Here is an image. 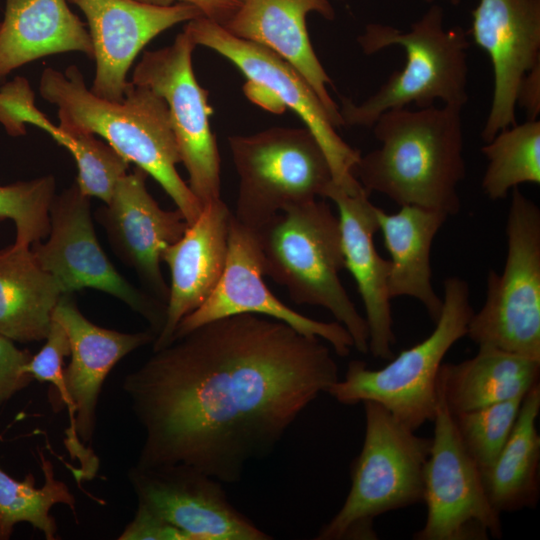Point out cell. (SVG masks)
Instances as JSON below:
<instances>
[{
  "label": "cell",
  "instance_id": "cell-38",
  "mask_svg": "<svg viewBox=\"0 0 540 540\" xmlns=\"http://www.w3.org/2000/svg\"><path fill=\"white\" fill-rule=\"evenodd\" d=\"M424 1H426V2H433V1H435V0H424ZM447 1H449V2H450L451 4H453V5H458L459 2H460V0H447Z\"/></svg>",
  "mask_w": 540,
  "mask_h": 540
},
{
  "label": "cell",
  "instance_id": "cell-27",
  "mask_svg": "<svg viewBox=\"0 0 540 540\" xmlns=\"http://www.w3.org/2000/svg\"><path fill=\"white\" fill-rule=\"evenodd\" d=\"M540 384L524 396L514 428L495 461L480 470L487 498L498 513L534 508L539 499Z\"/></svg>",
  "mask_w": 540,
  "mask_h": 540
},
{
  "label": "cell",
  "instance_id": "cell-31",
  "mask_svg": "<svg viewBox=\"0 0 540 540\" xmlns=\"http://www.w3.org/2000/svg\"><path fill=\"white\" fill-rule=\"evenodd\" d=\"M55 187L52 175L0 186V220L15 223V243L31 246L47 237Z\"/></svg>",
  "mask_w": 540,
  "mask_h": 540
},
{
  "label": "cell",
  "instance_id": "cell-33",
  "mask_svg": "<svg viewBox=\"0 0 540 540\" xmlns=\"http://www.w3.org/2000/svg\"><path fill=\"white\" fill-rule=\"evenodd\" d=\"M44 340L45 344L38 353L32 355L25 371L34 380L50 384L52 390L49 391V402L58 411L64 407V359L70 355V342L63 326L54 319Z\"/></svg>",
  "mask_w": 540,
  "mask_h": 540
},
{
  "label": "cell",
  "instance_id": "cell-11",
  "mask_svg": "<svg viewBox=\"0 0 540 540\" xmlns=\"http://www.w3.org/2000/svg\"><path fill=\"white\" fill-rule=\"evenodd\" d=\"M49 220L46 241L33 243L31 251L62 294L92 288L112 295L140 314L156 338L164 325L166 305L134 287L115 269L98 242L90 198L75 182L55 194Z\"/></svg>",
  "mask_w": 540,
  "mask_h": 540
},
{
  "label": "cell",
  "instance_id": "cell-2",
  "mask_svg": "<svg viewBox=\"0 0 540 540\" xmlns=\"http://www.w3.org/2000/svg\"><path fill=\"white\" fill-rule=\"evenodd\" d=\"M461 110L434 104L383 112L372 126L380 146L360 155L353 176L368 194L456 215L466 175Z\"/></svg>",
  "mask_w": 540,
  "mask_h": 540
},
{
  "label": "cell",
  "instance_id": "cell-1",
  "mask_svg": "<svg viewBox=\"0 0 540 540\" xmlns=\"http://www.w3.org/2000/svg\"><path fill=\"white\" fill-rule=\"evenodd\" d=\"M338 371L325 341L284 322L238 314L203 324L123 379L144 432L135 466L181 464L237 482Z\"/></svg>",
  "mask_w": 540,
  "mask_h": 540
},
{
  "label": "cell",
  "instance_id": "cell-7",
  "mask_svg": "<svg viewBox=\"0 0 540 540\" xmlns=\"http://www.w3.org/2000/svg\"><path fill=\"white\" fill-rule=\"evenodd\" d=\"M473 313L468 283L458 276L446 278L441 314L427 338L380 369H370L360 360L351 361L344 378L333 383L327 393L346 405L375 401L416 431L434 419L442 361L467 335Z\"/></svg>",
  "mask_w": 540,
  "mask_h": 540
},
{
  "label": "cell",
  "instance_id": "cell-29",
  "mask_svg": "<svg viewBox=\"0 0 540 540\" xmlns=\"http://www.w3.org/2000/svg\"><path fill=\"white\" fill-rule=\"evenodd\" d=\"M481 152L488 161L481 186L489 199H505L512 189L523 183L540 184L538 119L501 130Z\"/></svg>",
  "mask_w": 540,
  "mask_h": 540
},
{
  "label": "cell",
  "instance_id": "cell-15",
  "mask_svg": "<svg viewBox=\"0 0 540 540\" xmlns=\"http://www.w3.org/2000/svg\"><path fill=\"white\" fill-rule=\"evenodd\" d=\"M263 275L256 232L239 223L232 214L222 276L209 297L180 321L172 341L224 317L257 314L284 322L303 335L322 339L338 356L350 354L354 342L343 325L337 321H318L294 311L275 297L265 284Z\"/></svg>",
  "mask_w": 540,
  "mask_h": 540
},
{
  "label": "cell",
  "instance_id": "cell-5",
  "mask_svg": "<svg viewBox=\"0 0 540 540\" xmlns=\"http://www.w3.org/2000/svg\"><path fill=\"white\" fill-rule=\"evenodd\" d=\"M358 42L368 55L401 46L406 62L361 104L342 98L339 112L343 125L372 127L383 112L410 104L417 108L434 105L436 100L462 108L466 104L469 41L461 27L444 28L440 6H431L407 32L389 25L369 24Z\"/></svg>",
  "mask_w": 540,
  "mask_h": 540
},
{
  "label": "cell",
  "instance_id": "cell-14",
  "mask_svg": "<svg viewBox=\"0 0 540 540\" xmlns=\"http://www.w3.org/2000/svg\"><path fill=\"white\" fill-rule=\"evenodd\" d=\"M52 319L65 329L70 342V363L64 370V406L69 412L65 445L81 468L80 478L91 479L98 459L85 444L93 439L96 410L103 383L113 367L136 349L153 343L150 331L123 333L98 326L79 310L72 294L62 295Z\"/></svg>",
  "mask_w": 540,
  "mask_h": 540
},
{
  "label": "cell",
  "instance_id": "cell-36",
  "mask_svg": "<svg viewBox=\"0 0 540 540\" xmlns=\"http://www.w3.org/2000/svg\"><path fill=\"white\" fill-rule=\"evenodd\" d=\"M153 6H170L188 3L198 7L203 15L223 26L236 12L240 0H135Z\"/></svg>",
  "mask_w": 540,
  "mask_h": 540
},
{
  "label": "cell",
  "instance_id": "cell-28",
  "mask_svg": "<svg viewBox=\"0 0 540 540\" xmlns=\"http://www.w3.org/2000/svg\"><path fill=\"white\" fill-rule=\"evenodd\" d=\"M3 436L0 434V441ZM44 477L41 487L35 486L32 473L17 480L0 467V540H8L18 523H29L47 540L56 539L57 524L50 514L54 505L64 504L76 516V500L65 482L55 477L54 466L39 449Z\"/></svg>",
  "mask_w": 540,
  "mask_h": 540
},
{
  "label": "cell",
  "instance_id": "cell-19",
  "mask_svg": "<svg viewBox=\"0 0 540 540\" xmlns=\"http://www.w3.org/2000/svg\"><path fill=\"white\" fill-rule=\"evenodd\" d=\"M85 15L96 62L91 91L121 101L130 84L128 71L141 50L172 26L204 16L188 3L153 6L135 0H67Z\"/></svg>",
  "mask_w": 540,
  "mask_h": 540
},
{
  "label": "cell",
  "instance_id": "cell-34",
  "mask_svg": "<svg viewBox=\"0 0 540 540\" xmlns=\"http://www.w3.org/2000/svg\"><path fill=\"white\" fill-rule=\"evenodd\" d=\"M27 349H19L14 341L0 334V408L34 380L25 371L32 357Z\"/></svg>",
  "mask_w": 540,
  "mask_h": 540
},
{
  "label": "cell",
  "instance_id": "cell-26",
  "mask_svg": "<svg viewBox=\"0 0 540 540\" xmlns=\"http://www.w3.org/2000/svg\"><path fill=\"white\" fill-rule=\"evenodd\" d=\"M56 280L37 262L31 246L0 249V334L14 342L42 341L62 296Z\"/></svg>",
  "mask_w": 540,
  "mask_h": 540
},
{
  "label": "cell",
  "instance_id": "cell-32",
  "mask_svg": "<svg viewBox=\"0 0 540 540\" xmlns=\"http://www.w3.org/2000/svg\"><path fill=\"white\" fill-rule=\"evenodd\" d=\"M71 134L74 143L68 151L77 166L75 183L84 195L108 203L117 182L127 173L129 162L94 134Z\"/></svg>",
  "mask_w": 540,
  "mask_h": 540
},
{
  "label": "cell",
  "instance_id": "cell-30",
  "mask_svg": "<svg viewBox=\"0 0 540 540\" xmlns=\"http://www.w3.org/2000/svg\"><path fill=\"white\" fill-rule=\"evenodd\" d=\"M524 396L452 414L461 442L480 470L495 461L507 442Z\"/></svg>",
  "mask_w": 540,
  "mask_h": 540
},
{
  "label": "cell",
  "instance_id": "cell-12",
  "mask_svg": "<svg viewBox=\"0 0 540 540\" xmlns=\"http://www.w3.org/2000/svg\"><path fill=\"white\" fill-rule=\"evenodd\" d=\"M434 434L424 469L423 527L415 540H488L502 536L500 513L489 502L479 467L459 437L437 385Z\"/></svg>",
  "mask_w": 540,
  "mask_h": 540
},
{
  "label": "cell",
  "instance_id": "cell-6",
  "mask_svg": "<svg viewBox=\"0 0 540 540\" xmlns=\"http://www.w3.org/2000/svg\"><path fill=\"white\" fill-rule=\"evenodd\" d=\"M362 403L365 435L351 466V487L317 540H375L376 517L423 501L431 438L416 435L381 404Z\"/></svg>",
  "mask_w": 540,
  "mask_h": 540
},
{
  "label": "cell",
  "instance_id": "cell-21",
  "mask_svg": "<svg viewBox=\"0 0 540 540\" xmlns=\"http://www.w3.org/2000/svg\"><path fill=\"white\" fill-rule=\"evenodd\" d=\"M324 198L332 200L338 209L345 269L355 279L365 308L368 350L375 358L389 360L396 343L388 289L390 262L374 245L373 236L379 230L376 206L364 189L350 194L334 182Z\"/></svg>",
  "mask_w": 540,
  "mask_h": 540
},
{
  "label": "cell",
  "instance_id": "cell-13",
  "mask_svg": "<svg viewBox=\"0 0 540 540\" xmlns=\"http://www.w3.org/2000/svg\"><path fill=\"white\" fill-rule=\"evenodd\" d=\"M195 46L183 31L171 45L144 52L131 82L165 100L181 162L188 172V186L203 207L221 199L220 157L210 127L208 91L199 85L193 71Z\"/></svg>",
  "mask_w": 540,
  "mask_h": 540
},
{
  "label": "cell",
  "instance_id": "cell-22",
  "mask_svg": "<svg viewBox=\"0 0 540 540\" xmlns=\"http://www.w3.org/2000/svg\"><path fill=\"white\" fill-rule=\"evenodd\" d=\"M317 12L334 18L329 0H240L233 16L222 26L230 34L261 45L292 65L309 83L336 128L343 126L339 106L329 95L331 80L312 47L306 16Z\"/></svg>",
  "mask_w": 540,
  "mask_h": 540
},
{
  "label": "cell",
  "instance_id": "cell-10",
  "mask_svg": "<svg viewBox=\"0 0 540 540\" xmlns=\"http://www.w3.org/2000/svg\"><path fill=\"white\" fill-rule=\"evenodd\" d=\"M184 32L195 45L231 61L247 78L245 92L253 101L276 112L290 108L301 118L323 149L336 185L350 194L363 189L353 176L360 151L337 134L325 106L292 65L271 50L230 34L205 16L189 21Z\"/></svg>",
  "mask_w": 540,
  "mask_h": 540
},
{
  "label": "cell",
  "instance_id": "cell-18",
  "mask_svg": "<svg viewBox=\"0 0 540 540\" xmlns=\"http://www.w3.org/2000/svg\"><path fill=\"white\" fill-rule=\"evenodd\" d=\"M471 34L493 66L492 103L481 132L487 143L517 124L520 83L540 64V0H479L472 11Z\"/></svg>",
  "mask_w": 540,
  "mask_h": 540
},
{
  "label": "cell",
  "instance_id": "cell-35",
  "mask_svg": "<svg viewBox=\"0 0 540 540\" xmlns=\"http://www.w3.org/2000/svg\"><path fill=\"white\" fill-rule=\"evenodd\" d=\"M119 540H188L177 528L137 507L133 519L118 537Z\"/></svg>",
  "mask_w": 540,
  "mask_h": 540
},
{
  "label": "cell",
  "instance_id": "cell-4",
  "mask_svg": "<svg viewBox=\"0 0 540 540\" xmlns=\"http://www.w3.org/2000/svg\"><path fill=\"white\" fill-rule=\"evenodd\" d=\"M254 231L264 275L285 287L296 304L328 310L354 347L368 353L365 318L340 280L345 269L340 223L329 204L315 199L287 207Z\"/></svg>",
  "mask_w": 540,
  "mask_h": 540
},
{
  "label": "cell",
  "instance_id": "cell-24",
  "mask_svg": "<svg viewBox=\"0 0 540 540\" xmlns=\"http://www.w3.org/2000/svg\"><path fill=\"white\" fill-rule=\"evenodd\" d=\"M379 230L390 255L388 289L391 299L411 297L419 301L437 322L442 306L432 284L431 248L436 234L449 217L418 206H401L396 213L376 207Z\"/></svg>",
  "mask_w": 540,
  "mask_h": 540
},
{
  "label": "cell",
  "instance_id": "cell-3",
  "mask_svg": "<svg viewBox=\"0 0 540 540\" xmlns=\"http://www.w3.org/2000/svg\"><path fill=\"white\" fill-rule=\"evenodd\" d=\"M39 92L57 106L61 129L101 136L161 185L188 224L197 219L203 207L176 169L181 158L168 106L161 96L130 82L121 101L100 98L87 88L75 65L63 73L46 68Z\"/></svg>",
  "mask_w": 540,
  "mask_h": 540
},
{
  "label": "cell",
  "instance_id": "cell-25",
  "mask_svg": "<svg viewBox=\"0 0 540 540\" xmlns=\"http://www.w3.org/2000/svg\"><path fill=\"white\" fill-rule=\"evenodd\" d=\"M478 347L474 357L440 367L437 385L452 414L524 396L539 383L540 360Z\"/></svg>",
  "mask_w": 540,
  "mask_h": 540
},
{
  "label": "cell",
  "instance_id": "cell-17",
  "mask_svg": "<svg viewBox=\"0 0 540 540\" xmlns=\"http://www.w3.org/2000/svg\"><path fill=\"white\" fill-rule=\"evenodd\" d=\"M147 176L138 167L126 173L96 218L117 257L135 271L149 295L166 305L169 286L161 272L162 253L189 224L177 208L166 211L158 205L147 190Z\"/></svg>",
  "mask_w": 540,
  "mask_h": 540
},
{
  "label": "cell",
  "instance_id": "cell-8",
  "mask_svg": "<svg viewBox=\"0 0 540 540\" xmlns=\"http://www.w3.org/2000/svg\"><path fill=\"white\" fill-rule=\"evenodd\" d=\"M228 142L239 176L233 216L252 230L287 207L324 198L333 182L327 157L306 127H274Z\"/></svg>",
  "mask_w": 540,
  "mask_h": 540
},
{
  "label": "cell",
  "instance_id": "cell-9",
  "mask_svg": "<svg viewBox=\"0 0 540 540\" xmlns=\"http://www.w3.org/2000/svg\"><path fill=\"white\" fill-rule=\"evenodd\" d=\"M506 236L503 271L489 270L484 304L466 336L478 346L540 360V209L518 187L512 189Z\"/></svg>",
  "mask_w": 540,
  "mask_h": 540
},
{
  "label": "cell",
  "instance_id": "cell-20",
  "mask_svg": "<svg viewBox=\"0 0 540 540\" xmlns=\"http://www.w3.org/2000/svg\"><path fill=\"white\" fill-rule=\"evenodd\" d=\"M232 217L227 205L215 200L203 206L182 237L162 253L170 271L169 295L162 330L153 351L171 343L180 321L213 292L225 268Z\"/></svg>",
  "mask_w": 540,
  "mask_h": 540
},
{
  "label": "cell",
  "instance_id": "cell-23",
  "mask_svg": "<svg viewBox=\"0 0 540 540\" xmlns=\"http://www.w3.org/2000/svg\"><path fill=\"white\" fill-rule=\"evenodd\" d=\"M73 51L93 58L86 25L67 0H6L0 23V82L24 64Z\"/></svg>",
  "mask_w": 540,
  "mask_h": 540
},
{
  "label": "cell",
  "instance_id": "cell-37",
  "mask_svg": "<svg viewBox=\"0 0 540 540\" xmlns=\"http://www.w3.org/2000/svg\"><path fill=\"white\" fill-rule=\"evenodd\" d=\"M517 104L525 110L527 120L537 119L540 112V64L522 79L517 93Z\"/></svg>",
  "mask_w": 540,
  "mask_h": 540
},
{
  "label": "cell",
  "instance_id": "cell-16",
  "mask_svg": "<svg viewBox=\"0 0 540 540\" xmlns=\"http://www.w3.org/2000/svg\"><path fill=\"white\" fill-rule=\"evenodd\" d=\"M128 479L141 507L188 540H268L271 536L237 511L222 483L186 465L132 466Z\"/></svg>",
  "mask_w": 540,
  "mask_h": 540
}]
</instances>
